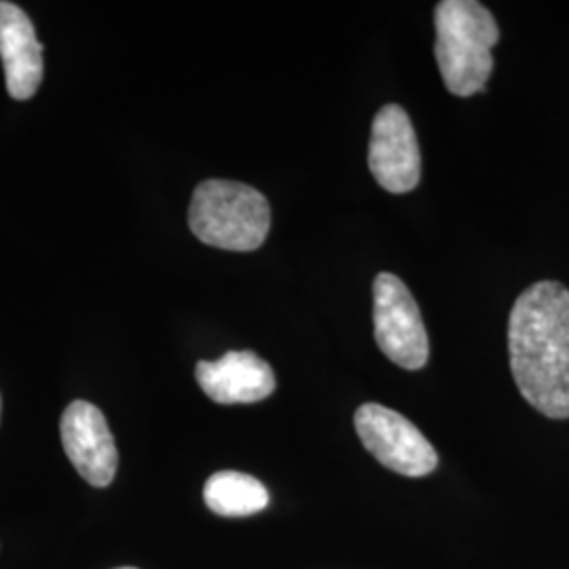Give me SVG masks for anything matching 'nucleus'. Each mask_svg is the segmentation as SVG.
Segmentation results:
<instances>
[{
  "label": "nucleus",
  "instance_id": "1",
  "mask_svg": "<svg viewBox=\"0 0 569 569\" xmlns=\"http://www.w3.org/2000/svg\"><path fill=\"white\" fill-rule=\"evenodd\" d=\"M510 371L521 397L552 420L569 418V289L528 287L509 319Z\"/></svg>",
  "mask_w": 569,
  "mask_h": 569
},
{
  "label": "nucleus",
  "instance_id": "2",
  "mask_svg": "<svg viewBox=\"0 0 569 569\" xmlns=\"http://www.w3.org/2000/svg\"><path fill=\"white\" fill-rule=\"evenodd\" d=\"M435 58L451 96L470 98L486 91L493 72L498 23L477 0H443L435 11Z\"/></svg>",
  "mask_w": 569,
  "mask_h": 569
},
{
  "label": "nucleus",
  "instance_id": "3",
  "mask_svg": "<svg viewBox=\"0 0 569 569\" xmlns=\"http://www.w3.org/2000/svg\"><path fill=\"white\" fill-rule=\"evenodd\" d=\"M270 204L251 186L230 180H204L197 186L188 209L192 234L209 247L256 251L270 232Z\"/></svg>",
  "mask_w": 569,
  "mask_h": 569
},
{
  "label": "nucleus",
  "instance_id": "4",
  "mask_svg": "<svg viewBox=\"0 0 569 569\" xmlns=\"http://www.w3.org/2000/svg\"><path fill=\"white\" fill-rule=\"evenodd\" d=\"M373 331L392 363L409 371L427 366V327L418 302L397 274L380 272L373 281Z\"/></svg>",
  "mask_w": 569,
  "mask_h": 569
},
{
  "label": "nucleus",
  "instance_id": "5",
  "mask_svg": "<svg viewBox=\"0 0 569 569\" xmlns=\"http://www.w3.org/2000/svg\"><path fill=\"white\" fill-rule=\"evenodd\" d=\"M355 428L367 451L382 465L406 477H427L439 456L420 428L406 416L380 403H366L355 413Z\"/></svg>",
  "mask_w": 569,
  "mask_h": 569
},
{
  "label": "nucleus",
  "instance_id": "6",
  "mask_svg": "<svg viewBox=\"0 0 569 569\" xmlns=\"http://www.w3.org/2000/svg\"><path fill=\"white\" fill-rule=\"evenodd\" d=\"M369 171L392 194L411 192L422 178V154L416 129L397 103L385 106L371 122Z\"/></svg>",
  "mask_w": 569,
  "mask_h": 569
},
{
  "label": "nucleus",
  "instance_id": "7",
  "mask_svg": "<svg viewBox=\"0 0 569 569\" xmlns=\"http://www.w3.org/2000/svg\"><path fill=\"white\" fill-rule=\"evenodd\" d=\"M61 443L82 479L93 488H108L119 468V451L102 411L74 401L61 416Z\"/></svg>",
  "mask_w": 569,
  "mask_h": 569
},
{
  "label": "nucleus",
  "instance_id": "8",
  "mask_svg": "<svg viewBox=\"0 0 569 569\" xmlns=\"http://www.w3.org/2000/svg\"><path fill=\"white\" fill-rule=\"evenodd\" d=\"M197 382L220 406L258 403L277 388L272 367L251 350H230L218 361H201L197 366Z\"/></svg>",
  "mask_w": 569,
  "mask_h": 569
},
{
  "label": "nucleus",
  "instance_id": "9",
  "mask_svg": "<svg viewBox=\"0 0 569 569\" xmlns=\"http://www.w3.org/2000/svg\"><path fill=\"white\" fill-rule=\"evenodd\" d=\"M0 58L7 91L13 100H30L42 82V44L26 11L0 0Z\"/></svg>",
  "mask_w": 569,
  "mask_h": 569
},
{
  "label": "nucleus",
  "instance_id": "10",
  "mask_svg": "<svg viewBox=\"0 0 569 569\" xmlns=\"http://www.w3.org/2000/svg\"><path fill=\"white\" fill-rule=\"evenodd\" d=\"M204 505L222 517H249L270 505L268 489L251 475L237 470H222L207 479Z\"/></svg>",
  "mask_w": 569,
  "mask_h": 569
},
{
  "label": "nucleus",
  "instance_id": "11",
  "mask_svg": "<svg viewBox=\"0 0 569 569\" xmlns=\"http://www.w3.org/2000/svg\"><path fill=\"white\" fill-rule=\"evenodd\" d=\"M121 569H136V568H121Z\"/></svg>",
  "mask_w": 569,
  "mask_h": 569
}]
</instances>
